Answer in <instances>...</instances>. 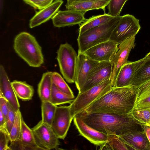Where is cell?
I'll return each mask as SVG.
<instances>
[{
  "mask_svg": "<svg viewBox=\"0 0 150 150\" xmlns=\"http://www.w3.org/2000/svg\"><path fill=\"white\" fill-rule=\"evenodd\" d=\"M23 1L27 4L33 7L34 3L35 0H23Z\"/></svg>",
  "mask_w": 150,
  "mask_h": 150,
  "instance_id": "ab89813d",
  "label": "cell"
},
{
  "mask_svg": "<svg viewBox=\"0 0 150 150\" xmlns=\"http://www.w3.org/2000/svg\"><path fill=\"white\" fill-rule=\"evenodd\" d=\"M7 103V101L6 100L0 95V111L1 112L6 120L8 112Z\"/></svg>",
  "mask_w": 150,
  "mask_h": 150,
  "instance_id": "8d00e7d4",
  "label": "cell"
},
{
  "mask_svg": "<svg viewBox=\"0 0 150 150\" xmlns=\"http://www.w3.org/2000/svg\"><path fill=\"white\" fill-rule=\"evenodd\" d=\"M73 119L70 105L57 106L51 126L59 139H65Z\"/></svg>",
  "mask_w": 150,
  "mask_h": 150,
  "instance_id": "9c48e42d",
  "label": "cell"
},
{
  "mask_svg": "<svg viewBox=\"0 0 150 150\" xmlns=\"http://www.w3.org/2000/svg\"><path fill=\"white\" fill-rule=\"evenodd\" d=\"M54 0H35L33 7L41 10L51 4Z\"/></svg>",
  "mask_w": 150,
  "mask_h": 150,
  "instance_id": "d590c367",
  "label": "cell"
},
{
  "mask_svg": "<svg viewBox=\"0 0 150 150\" xmlns=\"http://www.w3.org/2000/svg\"><path fill=\"white\" fill-rule=\"evenodd\" d=\"M122 16L114 17L108 22L79 35L78 52L83 53L96 45L108 41Z\"/></svg>",
  "mask_w": 150,
  "mask_h": 150,
  "instance_id": "277c9868",
  "label": "cell"
},
{
  "mask_svg": "<svg viewBox=\"0 0 150 150\" xmlns=\"http://www.w3.org/2000/svg\"><path fill=\"white\" fill-rule=\"evenodd\" d=\"M150 109V81L138 88L135 105L133 110Z\"/></svg>",
  "mask_w": 150,
  "mask_h": 150,
  "instance_id": "cb8c5ba5",
  "label": "cell"
},
{
  "mask_svg": "<svg viewBox=\"0 0 150 150\" xmlns=\"http://www.w3.org/2000/svg\"><path fill=\"white\" fill-rule=\"evenodd\" d=\"M82 0H67V3H69L73 2H74L77 1H80Z\"/></svg>",
  "mask_w": 150,
  "mask_h": 150,
  "instance_id": "b9f144b4",
  "label": "cell"
},
{
  "mask_svg": "<svg viewBox=\"0 0 150 150\" xmlns=\"http://www.w3.org/2000/svg\"><path fill=\"white\" fill-rule=\"evenodd\" d=\"M119 137L132 150H150V143L145 131L129 132Z\"/></svg>",
  "mask_w": 150,
  "mask_h": 150,
  "instance_id": "e0dca14e",
  "label": "cell"
},
{
  "mask_svg": "<svg viewBox=\"0 0 150 150\" xmlns=\"http://www.w3.org/2000/svg\"><path fill=\"white\" fill-rule=\"evenodd\" d=\"M144 58L145 60L150 61V52L148 53Z\"/></svg>",
  "mask_w": 150,
  "mask_h": 150,
  "instance_id": "60d3db41",
  "label": "cell"
},
{
  "mask_svg": "<svg viewBox=\"0 0 150 150\" xmlns=\"http://www.w3.org/2000/svg\"><path fill=\"white\" fill-rule=\"evenodd\" d=\"M100 150H131V148L125 143L118 136L109 135L108 141L100 146ZM132 150V149H131Z\"/></svg>",
  "mask_w": 150,
  "mask_h": 150,
  "instance_id": "83f0119b",
  "label": "cell"
},
{
  "mask_svg": "<svg viewBox=\"0 0 150 150\" xmlns=\"http://www.w3.org/2000/svg\"><path fill=\"white\" fill-rule=\"evenodd\" d=\"M144 131L150 143V127L145 125Z\"/></svg>",
  "mask_w": 150,
  "mask_h": 150,
  "instance_id": "f35d334b",
  "label": "cell"
},
{
  "mask_svg": "<svg viewBox=\"0 0 150 150\" xmlns=\"http://www.w3.org/2000/svg\"><path fill=\"white\" fill-rule=\"evenodd\" d=\"M75 98L62 92L53 83L50 101L54 105L57 106L67 103L70 104Z\"/></svg>",
  "mask_w": 150,
  "mask_h": 150,
  "instance_id": "4316f807",
  "label": "cell"
},
{
  "mask_svg": "<svg viewBox=\"0 0 150 150\" xmlns=\"http://www.w3.org/2000/svg\"><path fill=\"white\" fill-rule=\"evenodd\" d=\"M13 47L17 54L30 66L39 67L43 63L42 47L30 33L23 32L17 35L14 39Z\"/></svg>",
  "mask_w": 150,
  "mask_h": 150,
  "instance_id": "3957f363",
  "label": "cell"
},
{
  "mask_svg": "<svg viewBox=\"0 0 150 150\" xmlns=\"http://www.w3.org/2000/svg\"><path fill=\"white\" fill-rule=\"evenodd\" d=\"M63 1L55 0L47 6L37 12L30 21L29 26L33 28L49 20L58 11Z\"/></svg>",
  "mask_w": 150,
  "mask_h": 150,
  "instance_id": "ffe728a7",
  "label": "cell"
},
{
  "mask_svg": "<svg viewBox=\"0 0 150 150\" xmlns=\"http://www.w3.org/2000/svg\"><path fill=\"white\" fill-rule=\"evenodd\" d=\"M114 17L105 13L103 14L92 16L80 25L79 35L90 29L105 23Z\"/></svg>",
  "mask_w": 150,
  "mask_h": 150,
  "instance_id": "484cf974",
  "label": "cell"
},
{
  "mask_svg": "<svg viewBox=\"0 0 150 150\" xmlns=\"http://www.w3.org/2000/svg\"><path fill=\"white\" fill-rule=\"evenodd\" d=\"M74 125L81 136L91 143L100 146L108 140L109 135L99 132L90 127L81 119L74 116L73 118Z\"/></svg>",
  "mask_w": 150,
  "mask_h": 150,
  "instance_id": "5bb4252c",
  "label": "cell"
},
{
  "mask_svg": "<svg viewBox=\"0 0 150 150\" xmlns=\"http://www.w3.org/2000/svg\"><path fill=\"white\" fill-rule=\"evenodd\" d=\"M140 28L139 20L134 16L129 14L122 16L109 40L119 44L126 39L135 36Z\"/></svg>",
  "mask_w": 150,
  "mask_h": 150,
  "instance_id": "52a82bcc",
  "label": "cell"
},
{
  "mask_svg": "<svg viewBox=\"0 0 150 150\" xmlns=\"http://www.w3.org/2000/svg\"><path fill=\"white\" fill-rule=\"evenodd\" d=\"M128 0H111L108 5V13L113 17L120 16L125 3Z\"/></svg>",
  "mask_w": 150,
  "mask_h": 150,
  "instance_id": "d6a6232c",
  "label": "cell"
},
{
  "mask_svg": "<svg viewBox=\"0 0 150 150\" xmlns=\"http://www.w3.org/2000/svg\"><path fill=\"white\" fill-rule=\"evenodd\" d=\"M57 53V59L64 78L68 83H74L78 54L67 43L61 44Z\"/></svg>",
  "mask_w": 150,
  "mask_h": 150,
  "instance_id": "8992f818",
  "label": "cell"
},
{
  "mask_svg": "<svg viewBox=\"0 0 150 150\" xmlns=\"http://www.w3.org/2000/svg\"><path fill=\"white\" fill-rule=\"evenodd\" d=\"M50 101H42L41 121L51 125L55 113L56 107Z\"/></svg>",
  "mask_w": 150,
  "mask_h": 150,
  "instance_id": "f1b7e54d",
  "label": "cell"
},
{
  "mask_svg": "<svg viewBox=\"0 0 150 150\" xmlns=\"http://www.w3.org/2000/svg\"><path fill=\"white\" fill-rule=\"evenodd\" d=\"M52 73L51 71L43 73L38 83V92L42 101H50V100L53 84Z\"/></svg>",
  "mask_w": 150,
  "mask_h": 150,
  "instance_id": "603a6c76",
  "label": "cell"
},
{
  "mask_svg": "<svg viewBox=\"0 0 150 150\" xmlns=\"http://www.w3.org/2000/svg\"><path fill=\"white\" fill-rule=\"evenodd\" d=\"M75 116L95 129L108 135L120 136L129 132L144 131L145 125L135 119L131 112L120 115L81 112Z\"/></svg>",
  "mask_w": 150,
  "mask_h": 150,
  "instance_id": "6da1fadb",
  "label": "cell"
},
{
  "mask_svg": "<svg viewBox=\"0 0 150 150\" xmlns=\"http://www.w3.org/2000/svg\"><path fill=\"white\" fill-rule=\"evenodd\" d=\"M31 129L36 143L42 150L59 149V138L51 125L41 120Z\"/></svg>",
  "mask_w": 150,
  "mask_h": 150,
  "instance_id": "ba28073f",
  "label": "cell"
},
{
  "mask_svg": "<svg viewBox=\"0 0 150 150\" xmlns=\"http://www.w3.org/2000/svg\"><path fill=\"white\" fill-rule=\"evenodd\" d=\"M143 58V61L134 74L130 86L138 88L150 81V61Z\"/></svg>",
  "mask_w": 150,
  "mask_h": 150,
  "instance_id": "44dd1931",
  "label": "cell"
},
{
  "mask_svg": "<svg viewBox=\"0 0 150 150\" xmlns=\"http://www.w3.org/2000/svg\"><path fill=\"white\" fill-rule=\"evenodd\" d=\"M131 113L137 121L144 125L150 127V109L133 110Z\"/></svg>",
  "mask_w": 150,
  "mask_h": 150,
  "instance_id": "1f68e13d",
  "label": "cell"
},
{
  "mask_svg": "<svg viewBox=\"0 0 150 150\" xmlns=\"http://www.w3.org/2000/svg\"><path fill=\"white\" fill-rule=\"evenodd\" d=\"M135 36L126 39L119 45L118 50L110 61L112 66L111 79L113 85L120 69L128 62L130 52L135 45Z\"/></svg>",
  "mask_w": 150,
  "mask_h": 150,
  "instance_id": "4fadbf2b",
  "label": "cell"
},
{
  "mask_svg": "<svg viewBox=\"0 0 150 150\" xmlns=\"http://www.w3.org/2000/svg\"><path fill=\"white\" fill-rule=\"evenodd\" d=\"M0 95L5 98L16 111L20 105L17 97L4 66H0Z\"/></svg>",
  "mask_w": 150,
  "mask_h": 150,
  "instance_id": "2e32d148",
  "label": "cell"
},
{
  "mask_svg": "<svg viewBox=\"0 0 150 150\" xmlns=\"http://www.w3.org/2000/svg\"><path fill=\"white\" fill-rule=\"evenodd\" d=\"M138 88L132 86L113 87L81 112L127 114L135 104Z\"/></svg>",
  "mask_w": 150,
  "mask_h": 150,
  "instance_id": "7a4b0ae2",
  "label": "cell"
},
{
  "mask_svg": "<svg viewBox=\"0 0 150 150\" xmlns=\"http://www.w3.org/2000/svg\"><path fill=\"white\" fill-rule=\"evenodd\" d=\"M23 150H42L37 144L32 129L21 120V130L19 138Z\"/></svg>",
  "mask_w": 150,
  "mask_h": 150,
  "instance_id": "7402d4cb",
  "label": "cell"
},
{
  "mask_svg": "<svg viewBox=\"0 0 150 150\" xmlns=\"http://www.w3.org/2000/svg\"><path fill=\"white\" fill-rule=\"evenodd\" d=\"M22 117L21 112L19 109L16 112L15 120L9 134L10 142L17 139L20 138Z\"/></svg>",
  "mask_w": 150,
  "mask_h": 150,
  "instance_id": "4dcf8cb0",
  "label": "cell"
},
{
  "mask_svg": "<svg viewBox=\"0 0 150 150\" xmlns=\"http://www.w3.org/2000/svg\"><path fill=\"white\" fill-rule=\"evenodd\" d=\"M11 83L18 98L23 101H29L32 99L34 93L33 86L25 81L14 80Z\"/></svg>",
  "mask_w": 150,
  "mask_h": 150,
  "instance_id": "d4e9b609",
  "label": "cell"
},
{
  "mask_svg": "<svg viewBox=\"0 0 150 150\" xmlns=\"http://www.w3.org/2000/svg\"><path fill=\"white\" fill-rule=\"evenodd\" d=\"M52 19L53 25L58 28L80 25L86 20L81 12L70 10L58 11Z\"/></svg>",
  "mask_w": 150,
  "mask_h": 150,
  "instance_id": "9a60e30c",
  "label": "cell"
},
{
  "mask_svg": "<svg viewBox=\"0 0 150 150\" xmlns=\"http://www.w3.org/2000/svg\"><path fill=\"white\" fill-rule=\"evenodd\" d=\"M99 62L91 59L83 53L78 52L74 83L79 91Z\"/></svg>",
  "mask_w": 150,
  "mask_h": 150,
  "instance_id": "30bf717a",
  "label": "cell"
},
{
  "mask_svg": "<svg viewBox=\"0 0 150 150\" xmlns=\"http://www.w3.org/2000/svg\"><path fill=\"white\" fill-rule=\"evenodd\" d=\"M112 66L110 61L100 62L92 70L79 93L86 91L102 82L111 79Z\"/></svg>",
  "mask_w": 150,
  "mask_h": 150,
  "instance_id": "7c38bea8",
  "label": "cell"
},
{
  "mask_svg": "<svg viewBox=\"0 0 150 150\" xmlns=\"http://www.w3.org/2000/svg\"><path fill=\"white\" fill-rule=\"evenodd\" d=\"M6 120L4 116L0 111V128L5 127Z\"/></svg>",
  "mask_w": 150,
  "mask_h": 150,
  "instance_id": "74e56055",
  "label": "cell"
},
{
  "mask_svg": "<svg viewBox=\"0 0 150 150\" xmlns=\"http://www.w3.org/2000/svg\"><path fill=\"white\" fill-rule=\"evenodd\" d=\"M9 134L4 127L0 128V150H10Z\"/></svg>",
  "mask_w": 150,
  "mask_h": 150,
  "instance_id": "e575fe53",
  "label": "cell"
},
{
  "mask_svg": "<svg viewBox=\"0 0 150 150\" xmlns=\"http://www.w3.org/2000/svg\"><path fill=\"white\" fill-rule=\"evenodd\" d=\"M7 104L8 112L4 128L9 134L15 120L16 111L8 101Z\"/></svg>",
  "mask_w": 150,
  "mask_h": 150,
  "instance_id": "836d02e7",
  "label": "cell"
},
{
  "mask_svg": "<svg viewBox=\"0 0 150 150\" xmlns=\"http://www.w3.org/2000/svg\"><path fill=\"white\" fill-rule=\"evenodd\" d=\"M52 80L53 83L60 91L68 95L75 97L72 91L59 73L56 72H52Z\"/></svg>",
  "mask_w": 150,
  "mask_h": 150,
  "instance_id": "f546056e",
  "label": "cell"
},
{
  "mask_svg": "<svg viewBox=\"0 0 150 150\" xmlns=\"http://www.w3.org/2000/svg\"><path fill=\"white\" fill-rule=\"evenodd\" d=\"M119 45L109 40L91 47L83 53L99 62H110L118 50Z\"/></svg>",
  "mask_w": 150,
  "mask_h": 150,
  "instance_id": "8fae6325",
  "label": "cell"
},
{
  "mask_svg": "<svg viewBox=\"0 0 150 150\" xmlns=\"http://www.w3.org/2000/svg\"><path fill=\"white\" fill-rule=\"evenodd\" d=\"M111 0H82L67 3L65 5L67 10L77 11L83 14L87 11L102 9L105 11V7Z\"/></svg>",
  "mask_w": 150,
  "mask_h": 150,
  "instance_id": "d6986e66",
  "label": "cell"
},
{
  "mask_svg": "<svg viewBox=\"0 0 150 150\" xmlns=\"http://www.w3.org/2000/svg\"><path fill=\"white\" fill-rule=\"evenodd\" d=\"M143 60V58L135 62L128 61L119 70L113 87H120L130 86L133 76L135 71Z\"/></svg>",
  "mask_w": 150,
  "mask_h": 150,
  "instance_id": "ac0fdd59",
  "label": "cell"
},
{
  "mask_svg": "<svg viewBox=\"0 0 150 150\" xmlns=\"http://www.w3.org/2000/svg\"><path fill=\"white\" fill-rule=\"evenodd\" d=\"M112 80L105 81L90 89L79 93L77 97L70 104L72 117L83 110L94 101L109 91L113 87Z\"/></svg>",
  "mask_w": 150,
  "mask_h": 150,
  "instance_id": "5b68a950",
  "label": "cell"
}]
</instances>
